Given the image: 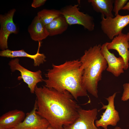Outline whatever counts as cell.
I'll return each instance as SVG.
<instances>
[{
	"label": "cell",
	"mask_w": 129,
	"mask_h": 129,
	"mask_svg": "<svg viewBox=\"0 0 129 129\" xmlns=\"http://www.w3.org/2000/svg\"><path fill=\"white\" fill-rule=\"evenodd\" d=\"M37 113L46 119L54 129H64L78 118L80 107L67 91H59L45 86H36Z\"/></svg>",
	"instance_id": "6da1fadb"
},
{
	"label": "cell",
	"mask_w": 129,
	"mask_h": 129,
	"mask_svg": "<svg viewBox=\"0 0 129 129\" xmlns=\"http://www.w3.org/2000/svg\"><path fill=\"white\" fill-rule=\"evenodd\" d=\"M78 60L67 61L59 65L53 64L45 74V86L59 91H67L77 101L80 97L87 96L82 83L83 70Z\"/></svg>",
	"instance_id": "7a4b0ae2"
},
{
	"label": "cell",
	"mask_w": 129,
	"mask_h": 129,
	"mask_svg": "<svg viewBox=\"0 0 129 129\" xmlns=\"http://www.w3.org/2000/svg\"><path fill=\"white\" fill-rule=\"evenodd\" d=\"M102 45H96L85 50L80 61L83 70L82 84L86 91L97 98L98 85L101 80L102 72L108 67L107 63L101 52Z\"/></svg>",
	"instance_id": "3957f363"
},
{
	"label": "cell",
	"mask_w": 129,
	"mask_h": 129,
	"mask_svg": "<svg viewBox=\"0 0 129 129\" xmlns=\"http://www.w3.org/2000/svg\"><path fill=\"white\" fill-rule=\"evenodd\" d=\"M78 4L67 5L60 10L61 14L65 18L69 25H81L89 31H93L95 23L93 17L79 11Z\"/></svg>",
	"instance_id": "277c9868"
},
{
	"label": "cell",
	"mask_w": 129,
	"mask_h": 129,
	"mask_svg": "<svg viewBox=\"0 0 129 129\" xmlns=\"http://www.w3.org/2000/svg\"><path fill=\"white\" fill-rule=\"evenodd\" d=\"M101 19L100 23L102 30L111 40L122 32L129 24V15L122 16L118 14L113 18L102 16Z\"/></svg>",
	"instance_id": "5b68a950"
},
{
	"label": "cell",
	"mask_w": 129,
	"mask_h": 129,
	"mask_svg": "<svg viewBox=\"0 0 129 129\" xmlns=\"http://www.w3.org/2000/svg\"><path fill=\"white\" fill-rule=\"evenodd\" d=\"M19 62V60L17 58L10 61L9 65L11 70L12 72L16 70L20 72L21 76L18 77V80L22 79L27 84L31 93H34L37 84L43 81L42 71L40 70L36 72L32 71L22 66Z\"/></svg>",
	"instance_id": "8992f818"
},
{
	"label": "cell",
	"mask_w": 129,
	"mask_h": 129,
	"mask_svg": "<svg viewBox=\"0 0 129 129\" xmlns=\"http://www.w3.org/2000/svg\"><path fill=\"white\" fill-rule=\"evenodd\" d=\"M16 10L14 8L4 14L0 15V48L2 50L7 49V40L10 35L17 34L18 30L13 18Z\"/></svg>",
	"instance_id": "52a82bcc"
},
{
	"label": "cell",
	"mask_w": 129,
	"mask_h": 129,
	"mask_svg": "<svg viewBox=\"0 0 129 129\" xmlns=\"http://www.w3.org/2000/svg\"><path fill=\"white\" fill-rule=\"evenodd\" d=\"M117 93H114L106 98L108 102L107 105H104L101 102L102 106L100 110L106 109V110L100 115V118L95 121V124L97 127H101L104 129H108V125L116 126L120 120L118 112L115 109L114 105V99Z\"/></svg>",
	"instance_id": "ba28073f"
},
{
	"label": "cell",
	"mask_w": 129,
	"mask_h": 129,
	"mask_svg": "<svg viewBox=\"0 0 129 129\" xmlns=\"http://www.w3.org/2000/svg\"><path fill=\"white\" fill-rule=\"evenodd\" d=\"M98 112L96 108L87 110L80 108L78 118L72 124L64 126V129H102L97 127L94 123Z\"/></svg>",
	"instance_id": "9c48e42d"
},
{
	"label": "cell",
	"mask_w": 129,
	"mask_h": 129,
	"mask_svg": "<svg viewBox=\"0 0 129 129\" xmlns=\"http://www.w3.org/2000/svg\"><path fill=\"white\" fill-rule=\"evenodd\" d=\"M37 106L35 101L33 108L27 113L23 121L15 129H46L50 125L48 121L36 113Z\"/></svg>",
	"instance_id": "30bf717a"
},
{
	"label": "cell",
	"mask_w": 129,
	"mask_h": 129,
	"mask_svg": "<svg viewBox=\"0 0 129 129\" xmlns=\"http://www.w3.org/2000/svg\"><path fill=\"white\" fill-rule=\"evenodd\" d=\"M129 38L127 34L122 32L114 37L112 41L108 42V49H114L118 52L120 56L123 59L125 66L124 70H126L129 67Z\"/></svg>",
	"instance_id": "8fae6325"
},
{
	"label": "cell",
	"mask_w": 129,
	"mask_h": 129,
	"mask_svg": "<svg viewBox=\"0 0 129 129\" xmlns=\"http://www.w3.org/2000/svg\"><path fill=\"white\" fill-rule=\"evenodd\" d=\"M108 42L103 44L101 46V53L108 64L107 70L116 77L119 76L124 72L125 63L123 59L121 56L116 57L108 49Z\"/></svg>",
	"instance_id": "7c38bea8"
},
{
	"label": "cell",
	"mask_w": 129,
	"mask_h": 129,
	"mask_svg": "<svg viewBox=\"0 0 129 129\" xmlns=\"http://www.w3.org/2000/svg\"><path fill=\"white\" fill-rule=\"evenodd\" d=\"M38 47L36 53L34 55H31L25 52L23 49L12 51L8 49L2 50L0 52V56L1 57L10 58L17 57H26L33 60L34 66H39L41 64L46 61V57L43 54L39 53V50L41 45V42H38Z\"/></svg>",
	"instance_id": "4fadbf2b"
},
{
	"label": "cell",
	"mask_w": 129,
	"mask_h": 129,
	"mask_svg": "<svg viewBox=\"0 0 129 129\" xmlns=\"http://www.w3.org/2000/svg\"><path fill=\"white\" fill-rule=\"evenodd\" d=\"M25 114L22 111L17 109L10 111L0 117V129L15 128L24 120Z\"/></svg>",
	"instance_id": "5bb4252c"
},
{
	"label": "cell",
	"mask_w": 129,
	"mask_h": 129,
	"mask_svg": "<svg viewBox=\"0 0 129 129\" xmlns=\"http://www.w3.org/2000/svg\"><path fill=\"white\" fill-rule=\"evenodd\" d=\"M28 31L33 40L41 42L49 36L45 26L38 16L35 17L28 28Z\"/></svg>",
	"instance_id": "9a60e30c"
},
{
	"label": "cell",
	"mask_w": 129,
	"mask_h": 129,
	"mask_svg": "<svg viewBox=\"0 0 129 129\" xmlns=\"http://www.w3.org/2000/svg\"><path fill=\"white\" fill-rule=\"evenodd\" d=\"M113 0H88L93 10L106 17H114L112 12L114 2Z\"/></svg>",
	"instance_id": "2e32d148"
},
{
	"label": "cell",
	"mask_w": 129,
	"mask_h": 129,
	"mask_svg": "<svg viewBox=\"0 0 129 129\" xmlns=\"http://www.w3.org/2000/svg\"><path fill=\"white\" fill-rule=\"evenodd\" d=\"M69 24L62 15L56 18L45 27L49 33L52 36L62 33L67 29Z\"/></svg>",
	"instance_id": "e0dca14e"
},
{
	"label": "cell",
	"mask_w": 129,
	"mask_h": 129,
	"mask_svg": "<svg viewBox=\"0 0 129 129\" xmlns=\"http://www.w3.org/2000/svg\"><path fill=\"white\" fill-rule=\"evenodd\" d=\"M61 15L60 10L44 9L38 12L37 16L45 26Z\"/></svg>",
	"instance_id": "ac0fdd59"
},
{
	"label": "cell",
	"mask_w": 129,
	"mask_h": 129,
	"mask_svg": "<svg viewBox=\"0 0 129 129\" xmlns=\"http://www.w3.org/2000/svg\"><path fill=\"white\" fill-rule=\"evenodd\" d=\"M127 0H115L113 11L115 16L118 14L119 11L122 9L127 3Z\"/></svg>",
	"instance_id": "d6986e66"
},
{
	"label": "cell",
	"mask_w": 129,
	"mask_h": 129,
	"mask_svg": "<svg viewBox=\"0 0 129 129\" xmlns=\"http://www.w3.org/2000/svg\"><path fill=\"white\" fill-rule=\"evenodd\" d=\"M124 91L121 97V100L126 101L129 99V83H125L123 85Z\"/></svg>",
	"instance_id": "ffe728a7"
},
{
	"label": "cell",
	"mask_w": 129,
	"mask_h": 129,
	"mask_svg": "<svg viewBox=\"0 0 129 129\" xmlns=\"http://www.w3.org/2000/svg\"><path fill=\"white\" fill-rule=\"evenodd\" d=\"M46 0H33L31 4V6L34 8L39 7L44 5Z\"/></svg>",
	"instance_id": "44dd1931"
},
{
	"label": "cell",
	"mask_w": 129,
	"mask_h": 129,
	"mask_svg": "<svg viewBox=\"0 0 129 129\" xmlns=\"http://www.w3.org/2000/svg\"><path fill=\"white\" fill-rule=\"evenodd\" d=\"M122 10H127L129 11V1L127 2Z\"/></svg>",
	"instance_id": "7402d4cb"
},
{
	"label": "cell",
	"mask_w": 129,
	"mask_h": 129,
	"mask_svg": "<svg viewBox=\"0 0 129 129\" xmlns=\"http://www.w3.org/2000/svg\"><path fill=\"white\" fill-rule=\"evenodd\" d=\"M46 129H54L50 125Z\"/></svg>",
	"instance_id": "603a6c76"
},
{
	"label": "cell",
	"mask_w": 129,
	"mask_h": 129,
	"mask_svg": "<svg viewBox=\"0 0 129 129\" xmlns=\"http://www.w3.org/2000/svg\"><path fill=\"white\" fill-rule=\"evenodd\" d=\"M114 129H122L118 127H116Z\"/></svg>",
	"instance_id": "cb8c5ba5"
},
{
	"label": "cell",
	"mask_w": 129,
	"mask_h": 129,
	"mask_svg": "<svg viewBox=\"0 0 129 129\" xmlns=\"http://www.w3.org/2000/svg\"><path fill=\"white\" fill-rule=\"evenodd\" d=\"M127 34L129 38V32L128 33H127Z\"/></svg>",
	"instance_id": "d4e9b609"
},
{
	"label": "cell",
	"mask_w": 129,
	"mask_h": 129,
	"mask_svg": "<svg viewBox=\"0 0 129 129\" xmlns=\"http://www.w3.org/2000/svg\"><path fill=\"white\" fill-rule=\"evenodd\" d=\"M15 129L14 128H11V129Z\"/></svg>",
	"instance_id": "484cf974"
}]
</instances>
